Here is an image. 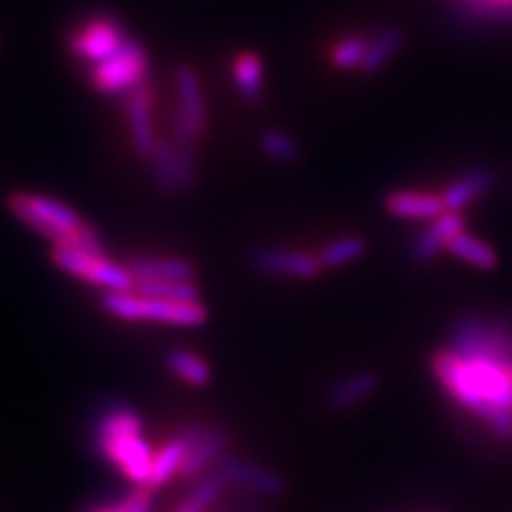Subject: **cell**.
Listing matches in <instances>:
<instances>
[{
    "instance_id": "obj_6",
    "label": "cell",
    "mask_w": 512,
    "mask_h": 512,
    "mask_svg": "<svg viewBox=\"0 0 512 512\" xmlns=\"http://www.w3.org/2000/svg\"><path fill=\"white\" fill-rule=\"evenodd\" d=\"M252 265L259 269L261 274L301 282L316 280L325 271L318 261L316 252L280 246H267L256 250L252 254Z\"/></svg>"
},
{
    "instance_id": "obj_15",
    "label": "cell",
    "mask_w": 512,
    "mask_h": 512,
    "mask_svg": "<svg viewBox=\"0 0 512 512\" xmlns=\"http://www.w3.org/2000/svg\"><path fill=\"white\" fill-rule=\"evenodd\" d=\"M229 446V436L224 429L205 427L199 440L190 446L188 457L182 466V478H201L224 459V451Z\"/></svg>"
},
{
    "instance_id": "obj_23",
    "label": "cell",
    "mask_w": 512,
    "mask_h": 512,
    "mask_svg": "<svg viewBox=\"0 0 512 512\" xmlns=\"http://www.w3.org/2000/svg\"><path fill=\"white\" fill-rule=\"evenodd\" d=\"M154 182L163 192H175L180 190L178 186V150L171 146L169 141L158 139L156 146L150 154Z\"/></svg>"
},
{
    "instance_id": "obj_9",
    "label": "cell",
    "mask_w": 512,
    "mask_h": 512,
    "mask_svg": "<svg viewBox=\"0 0 512 512\" xmlns=\"http://www.w3.org/2000/svg\"><path fill=\"white\" fill-rule=\"evenodd\" d=\"M216 472L224 478L227 485L267 495V498H280L286 489L280 474L244 459H222L216 466Z\"/></svg>"
},
{
    "instance_id": "obj_11",
    "label": "cell",
    "mask_w": 512,
    "mask_h": 512,
    "mask_svg": "<svg viewBox=\"0 0 512 512\" xmlns=\"http://www.w3.org/2000/svg\"><path fill=\"white\" fill-rule=\"evenodd\" d=\"M466 231V220L463 214L457 212H444L436 220L427 222V227L421 229L412 239V256L419 263H431L448 248L453 237Z\"/></svg>"
},
{
    "instance_id": "obj_1",
    "label": "cell",
    "mask_w": 512,
    "mask_h": 512,
    "mask_svg": "<svg viewBox=\"0 0 512 512\" xmlns=\"http://www.w3.org/2000/svg\"><path fill=\"white\" fill-rule=\"evenodd\" d=\"M429 367L459 410L493 438L512 440V323L480 314L461 316Z\"/></svg>"
},
{
    "instance_id": "obj_19",
    "label": "cell",
    "mask_w": 512,
    "mask_h": 512,
    "mask_svg": "<svg viewBox=\"0 0 512 512\" xmlns=\"http://www.w3.org/2000/svg\"><path fill=\"white\" fill-rule=\"evenodd\" d=\"M446 252L453 254L457 261L466 263L468 267L478 271H493L500 263L495 248L487 244L485 239H480L468 231H461L459 235H455L453 242L448 244Z\"/></svg>"
},
{
    "instance_id": "obj_3",
    "label": "cell",
    "mask_w": 512,
    "mask_h": 512,
    "mask_svg": "<svg viewBox=\"0 0 512 512\" xmlns=\"http://www.w3.org/2000/svg\"><path fill=\"white\" fill-rule=\"evenodd\" d=\"M103 308L126 323H160L171 327H201L207 320V310L201 301H167L131 293H105Z\"/></svg>"
},
{
    "instance_id": "obj_16",
    "label": "cell",
    "mask_w": 512,
    "mask_h": 512,
    "mask_svg": "<svg viewBox=\"0 0 512 512\" xmlns=\"http://www.w3.org/2000/svg\"><path fill=\"white\" fill-rule=\"evenodd\" d=\"M493 184H495V175L491 169H485V167L472 169L468 173L459 175L457 180H453L440 192L446 212L463 214L474 201L485 197L493 188Z\"/></svg>"
},
{
    "instance_id": "obj_18",
    "label": "cell",
    "mask_w": 512,
    "mask_h": 512,
    "mask_svg": "<svg viewBox=\"0 0 512 512\" xmlns=\"http://www.w3.org/2000/svg\"><path fill=\"white\" fill-rule=\"evenodd\" d=\"M137 280H195L197 269L186 259H175V256H139V259L128 263Z\"/></svg>"
},
{
    "instance_id": "obj_27",
    "label": "cell",
    "mask_w": 512,
    "mask_h": 512,
    "mask_svg": "<svg viewBox=\"0 0 512 512\" xmlns=\"http://www.w3.org/2000/svg\"><path fill=\"white\" fill-rule=\"evenodd\" d=\"M259 146L269 158H274V160H278V163H284V165L295 163V160L299 158L297 141L288 133L278 131V128H269V131H263L261 139H259Z\"/></svg>"
},
{
    "instance_id": "obj_5",
    "label": "cell",
    "mask_w": 512,
    "mask_h": 512,
    "mask_svg": "<svg viewBox=\"0 0 512 512\" xmlns=\"http://www.w3.org/2000/svg\"><path fill=\"white\" fill-rule=\"evenodd\" d=\"M148 54L137 41L126 39L116 54L99 62L92 71V84L103 94H124L143 86L148 75Z\"/></svg>"
},
{
    "instance_id": "obj_13",
    "label": "cell",
    "mask_w": 512,
    "mask_h": 512,
    "mask_svg": "<svg viewBox=\"0 0 512 512\" xmlns=\"http://www.w3.org/2000/svg\"><path fill=\"white\" fill-rule=\"evenodd\" d=\"M378 389V374L372 370H359L331 382L325 391V404L333 412H348L365 404L367 399H372Z\"/></svg>"
},
{
    "instance_id": "obj_29",
    "label": "cell",
    "mask_w": 512,
    "mask_h": 512,
    "mask_svg": "<svg viewBox=\"0 0 512 512\" xmlns=\"http://www.w3.org/2000/svg\"><path fill=\"white\" fill-rule=\"evenodd\" d=\"M224 489H227V483H224V478L214 470L210 474L197 478L195 487L190 491V500L197 502L203 510H210L220 500Z\"/></svg>"
},
{
    "instance_id": "obj_7",
    "label": "cell",
    "mask_w": 512,
    "mask_h": 512,
    "mask_svg": "<svg viewBox=\"0 0 512 512\" xmlns=\"http://www.w3.org/2000/svg\"><path fill=\"white\" fill-rule=\"evenodd\" d=\"M99 444L103 455L114 463L131 483L139 487H148L156 451H152V446L141 438V434L99 440Z\"/></svg>"
},
{
    "instance_id": "obj_32",
    "label": "cell",
    "mask_w": 512,
    "mask_h": 512,
    "mask_svg": "<svg viewBox=\"0 0 512 512\" xmlns=\"http://www.w3.org/2000/svg\"><path fill=\"white\" fill-rule=\"evenodd\" d=\"M96 512H122L118 506H114V508H101V510H96Z\"/></svg>"
},
{
    "instance_id": "obj_14",
    "label": "cell",
    "mask_w": 512,
    "mask_h": 512,
    "mask_svg": "<svg viewBox=\"0 0 512 512\" xmlns=\"http://www.w3.org/2000/svg\"><path fill=\"white\" fill-rule=\"evenodd\" d=\"M205 427L203 425H190L184 431H180L178 436L171 438L167 444H163L154 455L152 463V474H150V483L148 489H158L167 485L169 480L182 472L184 461L188 457L190 446L199 440Z\"/></svg>"
},
{
    "instance_id": "obj_28",
    "label": "cell",
    "mask_w": 512,
    "mask_h": 512,
    "mask_svg": "<svg viewBox=\"0 0 512 512\" xmlns=\"http://www.w3.org/2000/svg\"><path fill=\"white\" fill-rule=\"evenodd\" d=\"M365 54H367V41L361 37H348L333 45L331 62L333 67H338L342 71L361 69Z\"/></svg>"
},
{
    "instance_id": "obj_12",
    "label": "cell",
    "mask_w": 512,
    "mask_h": 512,
    "mask_svg": "<svg viewBox=\"0 0 512 512\" xmlns=\"http://www.w3.org/2000/svg\"><path fill=\"white\" fill-rule=\"evenodd\" d=\"M152 109H154V96L148 86H139L137 90L128 92V99H126L128 133H131L135 152L143 158H150L158 141V137L154 135Z\"/></svg>"
},
{
    "instance_id": "obj_21",
    "label": "cell",
    "mask_w": 512,
    "mask_h": 512,
    "mask_svg": "<svg viewBox=\"0 0 512 512\" xmlns=\"http://www.w3.org/2000/svg\"><path fill=\"white\" fill-rule=\"evenodd\" d=\"M404 39H406L404 28H399V26L382 28L374 37V41L367 43V54H365V60H363L359 71L363 75L378 73L384 64H387L399 52V47L404 45Z\"/></svg>"
},
{
    "instance_id": "obj_20",
    "label": "cell",
    "mask_w": 512,
    "mask_h": 512,
    "mask_svg": "<svg viewBox=\"0 0 512 512\" xmlns=\"http://www.w3.org/2000/svg\"><path fill=\"white\" fill-rule=\"evenodd\" d=\"M365 254H367V239L363 235H342L316 252L318 261L325 271L348 267L352 263H357L359 259H363Z\"/></svg>"
},
{
    "instance_id": "obj_24",
    "label": "cell",
    "mask_w": 512,
    "mask_h": 512,
    "mask_svg": "<svg viewBox=\"0 0 512 512\" xmlns=\"http://www.w3.org/2000/svg\"><path fill=\"white\" fill-rule=\"evenodd\" d=\"M233 77L244 99L256 101L263 90V62L252 52H242L233 60Z\"/></svg>"
},
{
    "instance_id": "obj_25",
    "label": "cell",
    "mask_w": 512,
    "mask_h": 512,
    "mask_svg": "<svg viewBox=\"0 0 512 512\" xmlns=\"http://www.w3.org/2000/svg\"><path fill=\"white\" fill-rule=\"evenodd\" d=\"M135 291L167 301H199V286L195 280H137Z\"/></svg>"
},
{
    "instance_id": "obj_26",
    "label": "cell",
    "mask_w": 512,
    "mask_h": 512,
    "mask_svg": "<svg viewBox=\"0 0 512 512\" xmlns=\"http://www.w3.org/2000/svg\"><path fill=\"white\" fill-rule=\"evenodd\" d=\"M143 423L139 414L131 408H114L103 414L99 423V440L120 438V436H139Z\"/></svg>"
},
{
    "instance_id": "obj_2",
    "label": "cell",
    "mask_w": 512,
    "mask_h": 512,
    "mask_svg": "<svg viewBox=\"0 0 512 512\" xmlns=\"http://www.w3.org/2000/svg\"><path fill=\"white\" fill-rule=\"evenodd\" d=\"M9 210L26 227L45 237L54 246L105 254L99 231L79 218L71 205L54 197L32 195V192H13L9 197Z\"/></svg>"
},
{
    "instance_id": "obj_4",
    "label": "cell",
    "mask_w": 512,
    "mask_h": 512,
    "mask_svg": "<svg viewBox=\"0 0 512 512\" xmlns=\"http://www.w3.org/2000/svg\"><path fill=\"white\" fill-rule=\"evenodd\" d=\"M52 261L64 274L92 286L105 288L107 293H131L137 286V278L128 265H118L109 261L105 254H92L77 248L54 246Z\"/></svg>"
},
{
    "instance_id": "obj_8",
    "label": "cell",
    "mask_w": 512,
    "mask_h": 512,
    "mask_svg": "<svg viewBox=\"0 0 512 512\" xmlns=\"http://www.w3.org/2000/svg\"><path fill=\"white\" fill-rule=\"evenodd\" d=\"M126 41L122 28L116 20L99 18L84 24L71 39V50L77 58L99 64L107 60L111 54L120 50V45Z\"/></svg>"
},
{
    "instance_id": "obj_17",
    "label": "cell",
    "mask_w": 512,
    "mask_h": 512,
    "mask_svg": "<svg viewBox=\"0 0 512 512\" xmlns=\"http://www.w3.org/2000/svg\"><path fill=\"white\" fill-rule=\"evenodd\" d=\"M175 86H178V114L188 122L192 128V133L197 137L205 131L207 124V114H205V105H203V94L199 79L190 67H180L175 71Z\"/></svg>"
},
{
    "instance_id": "obj_31",
    "label": "cell",
    "mask_w": 512,
    "mask_h": 512,
    "mask_svg": "<svg viewBox=\"0 0 512 512\" xmlns=\"http://www.w3.org/2000/svg\"><path fill=\"white\" fill-rule=\"evenodd\" d=\"M173 512H207V510H203L197 502H192V500L188 498V500H184L178 508H175Z\"/></svg>"
},
{
    "instance_id": "obj_22",
    "label": "cell",
    "mask_w": 512,
    "mask_h": 512,
    "mask_svg": "<svg viewBox=\"0 0 512 512\" xmlns=\"http://www.w3.org/2000/svg\"><path fill=\"white\" fill-rule=\"evenodd\" d=\"M167 367L190 387H205L212 380L210 365L190 350L175 348L167 352Z\"/></svg>"
},
{
    "instance_id": "obj_10",
    "label": "cell",
    "mask_w": 512,
    "mask_h": 512,
    "mask_svg": "<svg viewBox=\"0 0 512 512\" xmlns=\"http://www.w3.org/2000/svg\"><path fill=\"white\" fill-rule=\"evenodd\" d=\"M384 212L406 222H431L446 212L440 192L393 190L384 197Z\"/></svg>"
},
{
    "instance_id": "obj_30",
    "label": "cell",
    "mask_w": 512,
    "mask_h": 512,
    "mask_svg": "<svg viewBox=\"0 0 512 512\" xmlns=\"http://www.w3.org/2000/svg\"><path fill=\"white\" fill-rule=\"evenodd\" d=\"M118 508L122 512H150L152 510V489L148 487H139L133 491L128 498H124Z\"/></svg>"
}]
</instances>
